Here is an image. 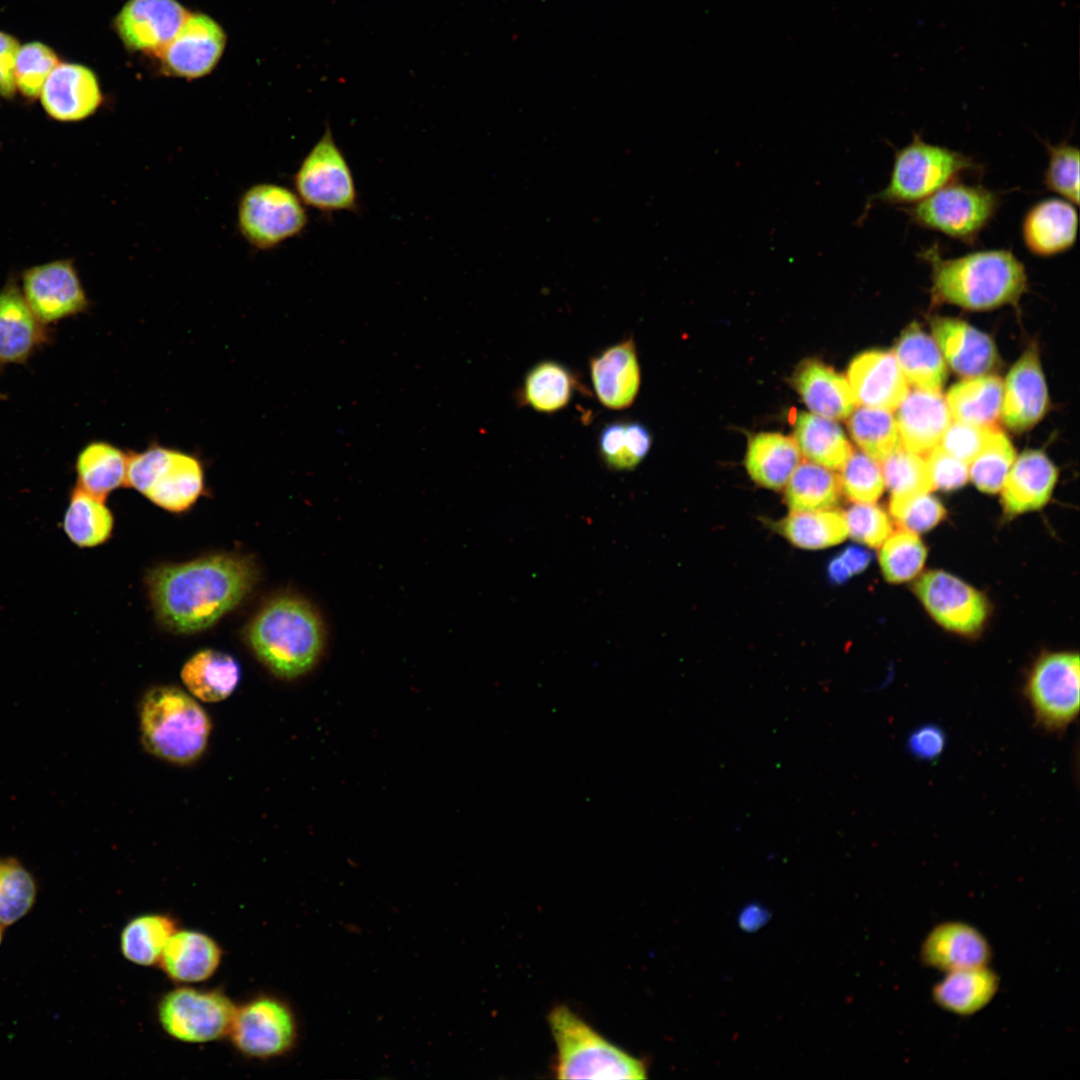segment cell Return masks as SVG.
<instances>
[{
  "label": "cell",
  "mask_w": 1080,
  "mask_h": 1080,
  "mask_svg": "<svg viewBox=\"0 0 1080 1080\" xmlns=\"http://www.w3.org/2000/svg\"><path fill=\"white\" fill-rule=\"evenodd\" d=\"M257 570L248 558L214 554L150 571L147 586L159 622L174 633L205 630L250 593Z\"/></svg>",
  "instance_id": "1"
},
{
  "label": "cell",
  "mask_w": 1080,
  "mask_h": 1080,
  "mask_svg": "<svg viewBox=\"0 0 1080 1080\" xmlns=\"http://www.w3.org/2000/svg\"><path fill=\"white\" fill-rule=\"evenodd\" d=\"M246 637L260 662L286 680L309 673L322 658L327 640L318 609L295 594L266 602L250 621Z\"/></svg>",
  "instance_id": "2"
},
{
  "label": "cell",
  "mask_w": 1080,
  "mask_h": 1080,
  "mask_svg": "<svg viewBox=\"0 0 1080 1080\" xmlns=\"http://www.w3.org/2000/svg\"><path fill=\"white\" fill-rule=\"evenodd\" d=\"M919 255L931 266L937 300L970 310L1016 303L1027 287L1023 263L1009 249H986L943 258L937 243Z\"/></svg>",
  "instance_id": "3"
},
{
  "label": "cell",
  "mask_w": 1080,
  "mask_h": 1080,
  "mask_svg": "<svg viewBox=\"0 0 1080 1080\" xmlns=\"http://www.w3.org/2000/svg\"><path fill=\"white\" fill-rule=\"evenodd\" d=\"M140 732L148 752L172 763L187 764L203 754L211 722L186 692L174 686H159L142 699Z\"/></svg>",
  "instance_id": "4"
},
{
  "label": "cell",
  "mask_w": 1080,
  "mask_h": 1080,
  "mask_svg": "<svg viewBox=\"0 0 1080 1080\" xmlns=\"http://www.w3.org/2000/svg\"><path fill=\"white\" fill-rule=\"evenodd\" d=\"M548 1024L556 1045L558 1079H645L647 1066L612 1044L565 1005L555 1006Z\"/></svg>",
  "instance_id": "5"
},
{
  "label": "cell",
  "mask_w": 1080,
  "mask_h": 1080,
  "mask_svg": "<svg viewBox=\"0 0 1080 1080\" xmlns=\"http://www.w3.org/2000/svg\"><path fill=\"white\" fill-rule=\"evenodd\" d=\"M981 165L970 156L946 146L932 144L914 133L913 139L897 149L887 185L872 194L865 205L868 210L875 201L884 203H915L966 171H979Z\"/></svg>",
  "instance_id": "6"
},
{
  "label": "cell",
  "mask_w": 1080,
  "mask_h": 1080,
  "mask_svg": "<svg viewBox=\"0 0 1080 1080\" xmlns=\"http://www.w3.org/2000/svg\"><path fill=\"white\" fill-rule=\"evenodd\" d=\"M126 486L165 510L181 512L202 493L203 470L192 455L152 446L128 455Z\"/></svg>",
  "instance_id": "7"
},
{
  "label": "cell",
  "mask_w": 1080,
  "mask_h": 1080,
  "mask_svg": "<svg viewBox=\"0 0 1080 1080\" xmlns=\"http://www.w3.org/2000/svg\"><path fill=\"white\" fill-rule=\"evenodd\" d=\"M999 202L993 190L954 180L903 211L915 224L971 245L995 215Z\"/></svg>",
  "instance_id": "8"
},
{
  "label": "cell",
  "mask_w": 1080,
  "mask_h": 1080,
  "mask_svg": "<svg viewBox=\"0 0 1080 1080\" xmlns=\"http://www.w3.org/2000/svg\"><path fill=\"white\" fill-rule=\"evenodd\" d=\"M308 221L306 206L295 191L275 183L250 186L237 207L239 233L258 250L273 249L298 236Z\"/></svg>",
  "instance_id": "9"
},
{
  "label": "cell",
  "mask_w": 1080,
  "mask_h": 1080,
  "mask_svg": "<svg viewBox=\"0 0 1080 1080\" xmlns=\"http://www.w3.org/2000/svg\"><path fill=\"white\" fill-rule=\"evenodd\" d=\"M293 186L305 206L321 213L358 210L351 167L329 126L302 159L293 175Z\"/></svg>",
  "instance_id": "10"
},
{
  "label": "cell",
  "mask_w": 1080,
  "mask_h": 1080,
  "mask_svg": "<svg viewBox=\"0 0 1080 1080\" xmlns=\"http://www.w3.org/2000/svg\"><path fill=\"white\" fill-rule=\"evenodd\" d=\"M235 1003L222 991L178 986L162 995L157 1018L163 1031L185 1043H207L228 1037Z\"/></svg>",
  "instance_id": "11"
},
{
  "label": "cell",
  "mask_w": 1080,
  "mask_h": 1080,
  "mask_svg": "<svg viewBox=\"0 0 1080 1080\" xmlns=\"http://www.w3.org/2000/svg\"><path fill=\"white\" fill-rule=\"evenodd\" d=\"M298 1034L291 1006L276 996L259 995L236 1006L228 1037L241 1055L269 1060L288 1054Z\"/></svg>",
  "instance_id": "12"
},
{
  "label": "cell",
  "mask_w": 1080,
  "mask_h": 1080,
  "mask_svg": "<svg viewBox=\"0 0 1080 1080\" xmlns=\"http://www.w3.org/2000/svg\"><path fill=\"white\" fill-rule=\"evenodd\" d=\"M1079 656L1061 652L1041 657L1026 684V697L1036 722L1044 729H1066L1079 711Z\"/></svg>",
  "instance_id": "13"
},
{
  "label": "cell",
  "mask_w": 1080,
  "mask_h": 1080,
  "mask_svg": "<svg viewBox=\"0 0 1080 1080\" xmlns=\"http://www.w3.org/2000/svg\"><path fill=\"white\" fill-rule=\"evenodd\" d=\"M22 293L44 324L79 314L89 306L71 259L54 260L26 269L22 275Z\"/></svg>",
  "instance_id": "14"
},
{
  "label": "cell",
  "mask_w": 1080,
  "mask_h": 1080,
  "mask_svg": "<svg viewBox=\"0 0 1080 1080\" xmlns=\"http://www.w3.org/2000/svg\"><path fill=\"white\" fill-rule=\"evenodd\" d=\"M914 591L929 614L944 628L961 634L977 632L987 616L984 596L941 570L924 573Z\"/></svg>",
  "instance_id": "15"
},
{
  "label": "cell",
  "mask_w": 1080,
  "mask_h": 1080,
  "mask_svg": "<svg viewBox=\"0 0 1080 1080\" xmlns=\"http://www.w3.org/2000/svg\"><path fill=\"white\" fill-rule=\"evenodd\" d=\"M188 16L176 0H129L116 17L115 27L128 48L159 56Z\"/></svg>",
  "instance_id": "16"
},
{
  "label": "cell",
  "mask_w": 1080,
  "mask_h": 1080,
  "mask_svg": "<svg viewBox=\"0 0 1080 1080\" xmlns=\"http://www.w3.org/2000/svg\"><path fill=\"white\" fill-rule=\"evenodd\" d=\"M224 45L221 27L208 16L193 14L159 56L167 74L194 79L212 71Z\"/></svg>",
  "instance_id": "17"
},
{
  "label": "cell",
  "mask_w": 1080,
  "mask_h": 1080,
  "mask_svg": "<svg viewBox=\"0 0 1080 1080\" xmlns=\"http://www.w3.org/2000/svg\"><path fill=\"white\" fill-rule=\"evenodd\" d=\"M40 99L50 118L76 122L93 115L103 95L92 70L80 64L59 63L46 79Z\"/></svg>",
  "instance_id": "18"
},
{
  "label": "cell",
  "mask_w": 1080,
  "mask_h": 1080,
  "mask_svg": "<svg viewBox=\"0 0 1080 1080\" xmlns=\"http://www.w3.org/2000/svg\"><path fill=\"white\" fill-rule=\"evenodd\" d=\"M992 957L986 937L972 925L947 921L935 926L920 948L921 961L942 972L988 966Z\"/></svg>",
  "instance_id": "19"
},
{
  "label": "cell",
  "mask_w": 1080,
  "mask_h": 1080,
  "mask_svg": "<svg viewBox=\"0 0 1080 1080\" xmlns=\"http://www.w3.org/2000/svg\"><path fill=\"white\" fill-rule=\"evenodd\" d=\"M1048 392L1038 351L1031 345L1011 368L1003 385L1001 417L1014 431H1024L1045 414Z\"/></svg>",
  "instance_id": "20"
},
{
  "label": "cell",
  "mask_w": 1080,
  "mask_h": 1080,
  "mask_svg": "<svg viewBox=\"0 0 1080 1080\" xmlns=\"http://www.w3.org/2000/svg\"><path fill=\"white\" fill-rule=\"evenodd\" d=\"M848 382L856 403L892 411L909 392L908 381L892 353L867 351L848 368Z\"/></svg>",
  "instance_id": "21"
},
{
  "label": "cell",
  "mask_w": 1080,
  "mask_h": 1080,
  "mask_svg": "<svg viewBox=\"0 0 1080 1080\" xmlns=\"http://www.w3.org/2000/svg\"><path fill=\"white\" fill-rule=\"evenodd\" d=\"M594 392L600 403L612 410L626 409L636 399L641 370L633 337L607 347L589 363Z\"/></svg>",
  "instance_id": "22"
},
{
  "label": "cell",
  "mask_w": 1080,
  "mask_h": 1080,
  "mask_svg": "<svg viewBox=\"0 0 1080 1080\" xmlns=\"http://www.w3.org/2000/svg\"><path fill=\"white\" fill-rule=\"evenodd\" d=\"M50 335L14 281L0 290V366L26 362Z\"/></svg>",
  "instance_id": "23"
},
{
  "label": "cell",
  "mask_w": 1080,
  "mask_h": 1080,
  "mask_svg": "<svg viewBox=\"0 0 1080 1080\" xmlns=\"http://www.w3.org/2000/svg\"><path fill=\"white\" fill-rule=\"evenodd\" d=\"M897 409L901 444L916 454L927 453L938 445L952 422L946 400L936 391L916 388L907 393Z\"/></svg>",
  "instance_id": "24"
},
{
  "label": "cell",
  "mask_w": 1080,
  "mask_h": 1080,
  "mask_svg": "<svg viewBox=\"0 0 1080 1080\" xmlns=\"http://www.w3.org/2000/svg\"><path fill=\"white\" fill-rule=\"evenodd\" d=\"M934 339L948 364L958 374L977 377L996 364V347L989 336L964 321L936 317L932 321Z\"/></svg>",
  "instance_id": "25"
},
{
  "label": "cell",
  "mask_w": 1080,
  "mask_h": 1080,
  "mask_svg": "<svg viewBox=\"0 0 1080 1080\" xmlns=\"http://www.w3.org/2000/svg\"><path fill=\"white\" fill-rule=\"evenodd\" d=\"M1078 214L1073 203L1047 198L1026 212L1021 226L1027 249L1037 256H1052L1071 248L1076 240Z\"/></svg>",
  "instance_id": "26"
},
{
  "label": "cell",
  "mask_w": 1080,
  "mask_h": 1080,
  "mask_svg": "<svg viewBox=\"0 0 1080 1080\" xmlns=\"http://www.w3.org/2000/svg\"><path fill=\"white\" fill-rule=\"evenodd\" d=\"M223 950L208 934L190 929H177L169 938L159 966L172 981L180 984L208 980L219 968Z\"/></svg>",
  "instance_id": "27"
},
{
  "label": "cell",
  "mask_w": 1080,
  "mask_h": 1080,
  "mask_svg": "<svg viewBox=\"0 0 1080 1080\" xmlns=\"http://www.w3.org/2000/svg\"><path fill=\"white\" fill-rule=\"evenodd\" d=\"M1056 481L1057 469L1043 452L1022 453L1013 462L1001 488L1005 512L1017 515L1043 507Z\"/></svg>",
  "instance_id": "28"
},
{
  "label": "cell",
  "mask_w": 1080,
  "mask_h": 1080,
  "mask_svg": "<svg viewBox=\"0 0 1080 1080\" xmlns=\"http://www.w3.org/2000/svg\"><path fill=\"white\" fill-rule=\"evenodd\" d=\"M796 388L812 413L833 420L848 417L856 400L848 380L819 361H807L797 371Z\"/></svg>",
  "instance_id": "29"
},
{
  "label": "cell",
  "mask_w": 1080,
  "mask_h": 1080,
  "mask_svg": "<svg viewBox=\"0 0 1080 1080\" xmlns=\"http://www.w3.org/2000/svg\"><path fill=\"white\" fill-rule=\"evenodd\" d=\"M893 355L908 383L940 392L948 375L944 358L937 343L916 323L903 331Z\"/></svg>",
  "instance_id": "30"
},
{
  "label": "cell",
  "mask_w": 1080,
  "mask_h": 1080,
  "mask_svg": "<svg viewBox=\"0 0 1080 1080\" xmlns=\"http://www.w3.org/2000/svg\"><path fill=\"white\" fill-rule=\"evenodd\" d=\"M999 988L997 974L988 966L947 972L932 989L934 1002L943 1010L970 1016L982 1010Z\"/></svg>",
  "instance_id": "31"
},
{
  "label": "cell",
  "mask_w": 1080,
  "mask_h": 1080,
  "mask_svg": "<svg viewBox=\"0 0 1080 1080\" xmlns=\"http://www.w3.org/2000/svg\"><path fill=\"white\" fill-rule=\"evenodd\" d=\"M800 461L801 452L794 439L779 433H759L749 442L745 466L757 484L780 489Z\"/></svg>",
  "instance_id": "32"
},
{
  "label": "cell",
  "mask_w": 1080,
  "mask_h": 1080,
  "mask_svg": "<svg viewBox=\"0 0 1080 1080\" xmlns=\"http://www.w3.org/2000/svg\"><path fill=\"white\" fill-rule=\"evenodd\" d=\"M181 678L198 699L219 702L228 698L237 687L240 668L230 655L207 649L196 653L184 664Z\"/></svg>",
  "instance_id": "33"
},
{
  "label": "cell",
  "mask_w": 1080,
  "mask_h": 1080,
  "mask_svg": "<svg viewBox=\"0 0 1080 1080\" xmlns=\"http://www.w3.org/2000/svg\"><path fill=\"white\" fill-rule=\"evenodd\" d=\"M1003 382L996 376H977L952 386L946 403L952 418L977 426L994 427L1001 414Z\"/></svg>",
  "instance_id": "34"
},
{
  "label": "cell",
  "mask_w": 1080,
  "mask_h": 1080,
  "mask_svg": "<svg viewBox=\"0 0 1080 1080\" xmlns=\"http://www.w3.org/2000/svg\"><path fill=\"white\" fill-rule=\"evenodd\" d=\"M794 437L801 454L831 470L840 469L853 452L835 420L814 413L798 415Z\"/></svg>",
  "instance_id": "35"
},
{
  "label": "cell",
  "mask_w": 1080,
  "mask_h": 1080,
  "mask_svg": "<svg viewBox=\"0 0 1080 1080\" xmlns=\"http://www.w3.org/2000/svg\"><path fill=\"white\" fill-rule=\"evenodd\" d=\"M128 454L107 442H91L76 459L77 486L103 500L126 486Z\"/></svg>",
  "instance_id": "36"
},
{
  "label": "cell",
  "mask_w": 1080,
  "mask_h": 1080,
  "mask_svg": "<svg viewBox=\"0 0 1080 1080\" xmlns=\"http://www.w3.org/2000/svg\"><path fill=\"white\" fill-rule=\"evenodd\" d=\"M177 921L165 913H145L130 919L120 933L123 957L139 966L158 965Z\"/></svg>",
  "instance_id": "37"
},
{
  "label": "cell",
  "mask_w": 1080,
  "mask_h": 1080,
  "mask_svg": "<svg viewBox=\"0 0 1080 1080\" xmlns=\"http://www.w3.org/2000/svg\"><path fill=\"white\" fill-rule=\"evenodd\" d=\"M113 523L105 500L79 486L72 490L63 519L64 532L72 543L82 548L103 544L111 535Z\"/></svg>",
  "instance_id": "38"
},
{
  "label": "cell",
  "mask_w": 1080,
  "mask_h": 1080,
  "mask_svg": "<svg viewBox=\"0 0 1080 1080\" xmlns=\"http://www.w3.org/2000/svg\"><path fill=\"white\" fill-rule=\"evenodd\" d=\"M785 500L791 512L833 508L841 486L839 477L813 462L800 463L786 483Z\"/></svg>",
  "instance_id": "39"
},
{
  "label": "cell",
  "mask_w": 1080,
  "mask_h": 1080,
  "mask_svg": "<svg viewBox=\"0 0 1080 1080\" xmlns=\"http://www.w3.org/2000/svg\"><path fill=\"white\" fill-rule=\"evenodd\" d=\"M576 381L571 371L553 360L541 361L525 375L521 400L542 413H554L571 400Z\"/></svg>",
  "instance_id": "40"
},
{
  "label": "cell",
  "mask_w": 1080,
  "mask_h": 1080,
  "mask_svg": "<svg viewBox=\"0 0 1080 1080\" xmlns=\"http://www.w3.org/2000/svg\"><path fill=\"white\" fill-rule=\"evenodd\" d=\"M780 528L789 542L810 550L835 546L848 537L845 513L834 508L791 512Z\"/></svg>",
  "instance_id": "41"
},
{
  "label": "cell",
  "mask_w": 1080,
  "mask_h": 1080,
  "mask_svg": "<svg viewBox=\"0 0 1080 1080\" xmlns=\"http://www.w3.org/2000/svg\"><path fill=\"white\" fill-rule=\"evenodd\" d=\"M848 428L863 453L877 462L902 447L896 419L889 410L866 406L854 409Z\"/></svg>",
  "instance_id": "42"
},
{
  "label": "cell",
  "mask_w": 1080,
  "mask_h": 1080,
  "mask_svg": "<svg viewBox=\"0 0 1080 1080\" xmlns=\"http://www.w3.org/2000/svg\"><path fill=\"white\" fill-rule=\"evenodd\" d=\"M652 445L648 428L637 421H614L603 427L599 451L614 470H631L647 456Z\"/></svg>",
  "instance_id": "43"
},
{
  "label": "cell",
  "mask_w": 1080,
  "mask_h": 1080,
  "mask_svg": "<svg viewBox=\"0 0 1080 1080\" xmlns=\"http://www.w3.org/2000/svg\"><path fill=\"white\" fill-rule=\"evenodd\" d=\"M38 895L34 875L15 857H0V923L9 926L26 916Z\"/></svg>",
  "instance_id": "44"
},
{
  "label": "cell",
  "mask_w": 1080,
  "mask_h": 1080,
  "mask_svg": "<svg viewBox=\"0 0 1080 1080\" xmlns=\"http://www.w3.org/2000/svg\"><path fill=\"white\" fill-rule=\"evenodd\" d=\"M880 547L881 571L891 583L912 579L922 569L927 556L926 547L917 533L904 529L891 533Z\"/></svg>",
  "instance_id": "45"
},
{
  "label": "cell",
  "mask_w": 1080,
  "mask_h": 1080,
  "mask_svg": "<svg viewBox=\"0 0 1080 1080\" xmlns=\"http://www.w3.org/2000/svg\"><path fill=\"white\" fill-rule=\"evenodd\" d=\"M1015 457L1007 436L994 428L983 449L969 464V476L981 491L995 493L1002 488Z\"/></svg>",
  "instance_id": "46"
},
{
  "label": "cell",
  "mask_w": 1080,
  "mask_h": 1080,
  "mask_svg": "<svg viewBox=\"0 0 1080 1080\" xmlns=\"http://www.w3.org/2000/svg\"><path fill=\"white\" fill-rule=\"evenodd\" d=\"M881 471L892 496L929 493L934 489L926 459L902 447L882 461Z\"/></svg>",
  "instance_id": "47"
},
{
  "label": "cell",
  "mask_w": 1080,
  "mask_h": 1080,
  "mask_svg": "<svg viewBox=\"0 0 1080 1080\" xmlns=\"http://www.w3.org/2000/svg\"><path fill=\"white\" fill-rule=\"evenodd\" d=\"M59 64L52 48L41 42H29L20 47L16 56L14 79L16 89L31 100L40 96L43 85Z\"/></svg>",
  "instance_id": "48"
},
{
  "label": "cell",
  "mask_w": 1080,
  "mask_h": 1080,
  "mask_svg": "<svg viewBox=\"0 0 1080 1080\" xmlns=\"http://www.w3.org/2000/svg\"><path fill=\"white\" fill-rule=\"evenodd\" d=\"M841 490L856 503H874L884 490V479L877 461L861 452H852L840 468Z\"/></svg>",
  "instance_id": "49"
},
{
  "label": "cell",
  "mask_w": 1080,
  "mask_h": 1080,
  "mask_svg": "<svg viewBox=\"0 0 1080 1080\" xmlns=\"http://www.w3.org/2000/svg\"><path fill=\"white\" fill-rule=\"evenodd\" d=\"M1044 144L1048 150V164L1043 174L1045 186L1078 205L1079 149L1066 141Z\"/></svg>",
  "instance_id": "50"
},
{
  "label": "cell",
  "mask_w": 1080,
  "mask_h": 1080,
  "mask_svg": "<svg viewBox=\"0 0 1080 1080\" xmlns=\"http://www.w3.org/2000/svg\"><path fill=\"white\" fill-rule=\"evenodd\" d=\"M890 512L904 530L914 533L933 528L945 516L941 502L929 493L892 496Z\"/></svg>",
  "instance_id": "51"
},
{
  "label": "cell",
  "mask_w": 1080,
  "mask_h": 1080,
  "mask_svg": "<svg viewBox=\"0 0 1080 1080\" xmlns=\"http://www.w3.org/2000/svg\"><path fill=\"white\" fill-rule=\"evenodd\" d=\"M848 536L869 547H880L892 533L888 515L873 503H856L845 512Z\"/></svg>",
  "instance_id": "52"
},
{
  "label": "cell",
  "mask_w": 1080,
  "mask_h": 1080,
  "mask_svg": "<svg viewBox=\"0 0 1080 1080\" xmlns=\"http://www.w3.org/2000/svg\"><path fill=\"white\" fill-rule=\"evenodd\" d=\"M994 428L954 421L944 432L939 445L969 465L983 449Z\"/></svg>",
  "instance_id": "53"
},
{
  "label": "cell",
  "mask_w": 1080,
  "mask_h": 1080,
  "mask_svg": "<svg viewBox=\"0 0 1080 1080\" xmlns=\"http://www.w3.org/2000/svg\"><path fill=\"white\" fill-rule=\"evenodd\" d=\"M926 461L933 488L953 490L968 480V464L946 452L939 444L929 451Z\"/></svg>",
  "instance_id": "54"
},
{
  "label": "cell",
  "mask_w": 1080,
  "mask_h": 1080,
  "mask_svg": "<svg viewBox=\"0 0 1080 1080\" xmlns=\"http://www.w3.org/2000/svg\"><path fill=\"white\" fill-rule=\"evenodd\" d=\"M946 735L942 728L926 724L915 729L909 736L907 747L918 759L935 760L943 752Z\"/></svg>",
  "instance_id": "55"
},
{
  "label": "cell",
  "mask_w": 1080,
  "mask_h": 1080,
  "mask_svg": "<svg viewBox=\"0 0 1080 1080\" xmlns=\"http://www.w3.org/2000/svg\"><path fill=\"white\" fill-rule=\"evenodd\" d=\"M19 48L15 37L0 31V96L7 99L16 91L14 69Z\"/></svg>",
  "instance_id": "56"
},
{
  "label": "cell",
  "mask_w": 1080,
  "mask_h": 1080,
  "mask_svg": "<svg viewBox=\"0 0 1080 1080\" xmlns=\"http://www.w3.org/2000/svg\"><path fill=\"white\" fill-rule=\"evenodd\" d=\"M871 555L863 548L851 546L834 558L828 568L834 582L842 583L853 574L860 573L869 564Z\"/></svg>",
  "instance_id": "57"
},
{
  "label": "cell",
  "mask_w": 1080,
  "mask_h": 1080,
  "mask_svg": "<svg viewBox=\"0 0 1080 1080\" xmlns=\"http://www.w3.org/2000/svg\"><path fill=\"white\" fill-rule=\"evenodd\" d=\"M769 919L768 911L759 904L746 906L738 917L739 926L748 932L762 927Z\"/></svg>",
  "instance_id": "58"
},
{
  "label": "cell",
  "mask_w": 1080,
  "mask_h": 1080,
  "mask_svg": "<svg viewBox=\"0 0 1080 1080\" xmlns=\"http://www.w3.org/2000/svg\"><path fill=\"white\" fill-rule=\"evenodd\" d=\"M3 927H5V926H3V925H2L1 923H0V945H1V942H2V938H3Z\"/></svg>",
  "instance_id": "59"
}]
</instances>
